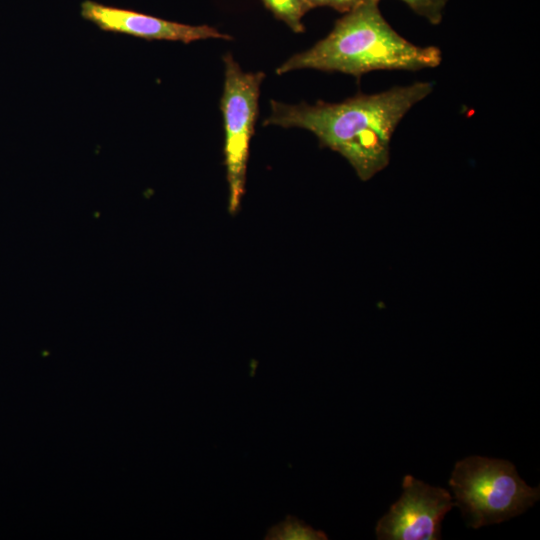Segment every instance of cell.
Listing matches in <instances>:
<instances>
[{"label":"cell","instance_id":"10","mask_svg":"<svg viewBox=\"0 0 540 540\" xmlns=\"http://www.w3.org/2000/svg\"><path fill=\"white\" fill-rule=\"evenodd\" d=\"M365 0H305L309 10L316 7H330L341 13H348Z\"/></svg>","mask_w":540,"mask_h":540},{"label":"cell","instance_id":"2","mask_svg":"<svg viewBox=\"0 0 540 540\" xmlns=\"http://www.w3.org/2000/svg\"><path fill=\"white\" fill-rule=\"evenodd\" d=\"M380 0H365L338 19L330 33L276 69L281 75L299 69L339 72L354 77L372 71H419L436 68L442 52L401 36L384 18Z\"/></svg>","mask_w":540,"mask_h":540},{"label":"cell","instance_id":"4","mask_svg":"<svg viewBox=\"0 0 540 540\" xmlns=\"http://www.w3.org/2000/svg\"><path fill=\"white\" fill-rule=\"evenodd\" d=\"M225 80L221 98L229 186V211L235 214L245 192L250 141L258 114L263 72H244L230 53L223 57Z\"/></svg>","mask_w":540,"mask_h":540},{"label":"cell","instance_id":"7","mask_svg":"<svg viewBox=\"0 0 540 540\" xmlns=\"http://www.w3.org/2000/svg\"><path fill=\"white\" fill-rule=\"evenodd\" d=\"M265 539L270 540H324L327 535L306 525L302 520L293 516L270 528Z\"/></svg>","mask_w":540,"mask_h":540},{"label":"cell","instance_id":"5","mask_svg":"<svg viewBox=\"0 0 540 540\" xmlns=\"http://www.w3.org/2000/svg\"><path fill=\"white\" fill-rule=\"evenodd\" d=\"M403 493L376 525L379 540L441 539V523L455 506L450 493L411 475L403 479Z\"/></svg>","mask_w":540,"mask_h":540},{"label":"cell","instance_id":"8","mask_svg":"<svg viewBox=\"0 0 540 540\" xmlns=\"http://www.w3.org/2000/svg\"><path fill=\"white\" fill-rule=\"evenodd\" d=\"M262 2L277 19L283 21L292 31L304 32L303 17L309 11L305 0H262Z\"/></svg>","mask_w":540,"mask_h":540},{"label":"cell","instance_id":"1","mask_svg":"<svg viewBox=\"0 0 540 540\" xmlns=\"http://www.w3.org/2000/svg\"><path fill=\"white\" fill-rule=\"evenodd\" d=\"M432 91L431 82L419 81L372 94L357 93L335 103L291 105L272 100L264 125L312 132L321 146L339 153L362 181H368L388 166L400 122Z\"/></svg>","mask_w":540,"mask_h":540},{"label":"cell","instance_id":"6","mask_svg":"<svg viewBox=\"0 0 540 540\" xmlns=\"http://www.w3.org/2000/svg\"><path fill=\"white\" fill-rule=\"evenodd\" d=\"M83 19L98 28L145 40L179 41L185 44L204 39H226L231 36L208 25H188L146 15L133 10L103 5L91 0L81 3Z\"/></svg>","mask_w":540,"mask_h":540},{"label":"cell","instance_id":"3","mask_svg":"<svg viewBox=\"0 0 540 540\" xmlns=\"http://www.w3.org/2000/svg\"><path fill=\"white\" fill-rule=\"evenodd\" d=\"M449 486L467 526L474 529L522 514L540 498L515 466L503 459L469 456L456 462Z\"/></svg>","mask_w":540,"mask_h":540},{"label":"cell","instance_id":"9","mask_svg":"<svg viewBox=\"0 0 540 540\" xmlns=\"http://www.w3.org/2000/svg\"><path fill=\"white\" fill-rule=\"evenodd\" d=\"M415 14L432 25L442 22L444 11L449 0H400Z\"/></svg>","mask_w":540,"mask_h":540}]
</instances>
